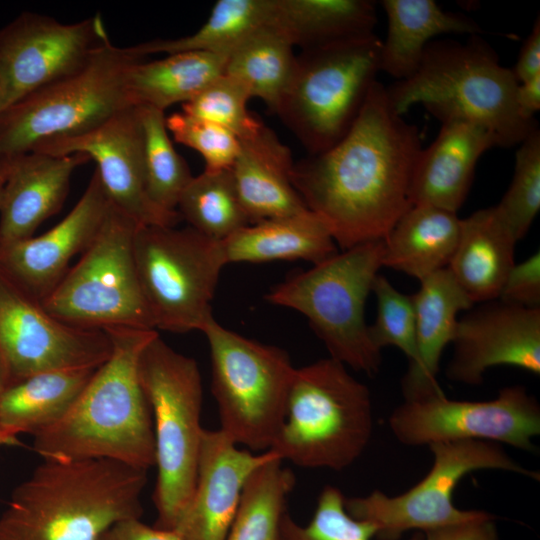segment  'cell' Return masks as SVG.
Here are the masks:
<instances>
[{
	"label": "cell",
	"mask_w": 540,
	"mask_h": 540,
	"mask_svg": "<svg viewBox=\"0 0 540 540\" xmlns=\"http://www.w3.org/2000/svg\"><path fill=\"white\" fill-rule=\"evenodd\" d=\"M277 456L248 478L226 540H281V521L295 486L293 472Z\"/></svg>",
	"instance_id": "obj_34"
},
{
	"label": "cell",
	"mask_w": 540,
	"mask_h": 540,
	"mask_svg": "<svg viewBox=\"0 0 540 540\" xmlns=\"http://www.w3.org/2000/svg\"><path fill=\"white\" fill-rule=\"evenodd\" d=\"M226 54L181 52L155 61L141 59L131 65L126 88L133 106L165 111L186 103L223 74Z\"/></svg>",
	"instance_id": "obj_31"
},
{
	"label": "cell",
	"mask_w": 540,
	"mask_h": 540,
	"mask_svg": "<svg viewBox=\"0 0 540 540\" xmlns=\"http://www.w3.org/2000/svg\"><path fill=\"white\" fill-rule=\"evenodd\" d=\"M384 241L335 253L276 285L265 296L273 305L303 314L330 357L369 376L382 357L365 321V304L382 267Z\"/></svg>",
	"instance_id": "obj_7"
},
{
	"label": "cell",
	"mask_w": 540,
	"mask_h": 540,
	"mask_svg": "<svg viewBox=\"0 0 540 540\" xmlns=\"http://www.w3.org/2000/svg\"><path fill=\"white\" fill-rule=\"evenodd\" d=\"M111 201L94 171L72 210L39 236L0 246V271L31 299L41 303L99 231Z\"/></svg>",
	"instance_id": "obj_19"
},
{
	"label": "cell",
	"mask_w": 540,
	"mask_h": 540,
	"mask_svg": "<svg viewBox=\"0 0 540 540\" xmlns=\"http://www.w3.org/2000/svg\"><path fill=\"white\" fill-rule=\"evenodd\" d=\"M375 536V526L350 516L345 509V496L331 485L320 492L307 525L298 524L288 512L281 521V540H372ZM408 540H424V533L416 532Z\"/></svg>",
	"instance_id": "obj_38"
},
{
	"label": "cell",
	"mask_w": 540,
	"mask_h": 540,
	"mask_svg": "<svg viewBox=\"0 0 540 540\" xmlns=\"http://www.w3.org/2000/svg\"><path fill=\"white\" fill-rule=\"evenodd\" d=\"M109 358L94 372L68 412L35 434L43 459H110L149 470L155 466L152 413L138 363L157 330L108 327Z\"/></svg>",
	"instance_id": "obj_3"
},
{
	"label": "cell",
	"mask_w": 540,
	"mask_h": 540,
	"mask_svg": "<svg viewBox=\"0 0 540 540\" xmlns=\"http://www.w3.org/2000/svg\"><path fill=\"white\" fill-rule=\"evenodd\" d=\"M274 457L239 448L220 429H204L193 495L173 531L182 540H226L249 476Z\"/></svg>",
	"instance_id": "obj_20"
},
{
	"label": "cell",
	"mask_w": 540,
	"mask_h": 540,
	"mask_svg": "<svg viewBox=\"0 0 540 540\" xmlns=\"http://www.w3.org/2000/svg\"><path fill=\"white\" fill-rule=\"evenodd\" d=\"M239 141L231 171L250 224L309 210L291 181V152L271 129L263 124L256 133Z\"/></svg>",
	"instance_id": "obj_24"
},
{
	"label": "cell",
	"mask_w": 540,
	"mask_h": 540,
	"mask_svg": "<svg viewBox=\"0 0 540 540\" xmlns=\"http://www.w3.org/2000/svg\"><path fill=\"white\" fill-rule=\"evenodd\" d=\"M82 154L31 151L11 158L0 202V246L33 236L62 207L74 170L87 163Z\"/></svg>",
	"instance_id": "obj_21"
},
{
	"label": "cell",
	"mask_w": 540,
	"mask_h": 540,
	"mask_svg": "<svg viewBox=\"0 0 540 540\" xmlns=\"http://www.w3.org/2000/svg\"><path fill=\"white\" fill-rule=\"evenodd\" d=\"M428 447L433 464L406 492L388 496L374 490L366 496L345 498L348 514L373 524L379 540H399L410 530L425 533L482 516L486 511L461 510L453 504L454 490L469 473L502 470L539 480V472L520 465L498 443L460 440Z\"/></svg>",
	"instance_id": "obj_13"
},
{
	"label": "cell",
	"mask_w": 540,
	"mask_h": 540,
	"mask_svg": "<svg viewBox=\"0 0 540 540\" xmlns=\"http://www.w3.org/2000/svg\"><path fill=\"white\" fill-rule=\"evenodd\" d=\"M422 149L418 128L392 107L376 81L347 134L294 163L292 184L342 250L384 240L411 207L410 183Z\"/></svg>",
	"instance_id": "obj_1"
},
{
	"label": "cell",
	"mask_w": 540,
	"mask_h": 540,
	"mask_svg": "<svg viewBox=\"0 0 540 540\" xmlns=\"http://www.w3.org/2000/svg\"><path fill=\"white\" fill-rule=\"evenodd\" d=\"M96 369L45 371L10 384L0 394V431L34 436L52 426L72 407Z\"/></svg>",
	"instance_id": "obj_29"
},
{
	"label": "cell",
	"mask_w": 540,
	"mask_h": 540,
	"mask_svg": "<svg viewBox=\"0 0 540 540\" xmlns=\"http://www.w3.org/2000/svg\"><path fill=\"white\" fill-rule=\"evenodd\" d=\"M9 385H10V377H9L5 359L0 349V394Z\"/></svg>",
	"instance_id": "obj_47"
},
{
	"label": "cell",
	"mask_w": 540,
	"mask_h": 540,
	"mask_svg": "<svg viewBox=\"0 0 540 540\" xmlns=\"http://www.w3.org/2000/svg\"><path fill=\"white\" fill-rule=\"evenodd\" d=\"M249 99L251 96L242 84L222 74L184 103L182 112L218 124L241 140L256 133L263 125L249 112Z\"/></svg>",
	"instance_id": "obj_39"
},
{
	"label": "cell",
	"mask_w": 540,
	"mask_h": 540,
	"mask_svg": "<svg viewBox=\"0 0 540 540\" xmlns=\"http://www.w3.org/2000/svg\"><path fill=\"white\" fill-rule=\"evenodd\" d=\"M388 32L382 41L380 70L397 81L418 69L432 38L447 33L478 35L470 18L443 10L434 0H383Z\"/></svg>",
	"instance_id": "obj_27"
},
{
	"label": "cell",
	"mask_w": 540,
	"mask_h": 540,
	"mask_svg": "<svg viewBox=\"0 0 540 540\" xmlns=\"http://www.w3.org/2000/svg\"><path fill=\"white\" fill-rule=\"evenodd\" d=\"M375 34L301 50L274 112L308 155L340 141L356 121L380 70Z\"/></svg>",
	"instance_id": "obj_9"
},
{
	"label": "cell",
	"mask_w": 540,
	"mask_h": 540,
	"mask_svg": "<svg viewBox=\"0 0 540 540\" xmlns=\"http://www.w3.org/2000/svg\"><path fill=\"white\" fill-rule=\"evenodd\" d=\"M515 102L521 118L534 121V115L540 109V74L518 83Z\"/></svg>",
	"instance_id": "obj_46"
},
{
	"label": "cell",
	"mask_w": 540,
	"mask_h": 540,
	"mask_svg": "<svg viewBox=\"0 0 540 540\" xmlns=\"http://www.w3.org/2000/svg\"><path fill=\"white\" fill-rule=\"evenodd\" d=\"M512 181L495 205L515 239L529 231L540 209V131L537 125L520 143Z\"/></svg>",
	"instance_id": "obj_37"
},
{
	"label": "cell",
	"mask_w": 540,
	"mask_h": 540,
	"mask_svg": "<svg viewBox=\"0 0 540 540\" xmlns=\"http://www.w3.org/2000/svg\"><path fill=\"white\" fill-rule=\"evenodd\" d=\"M134 258L155 329L201 331L226 265L222 241L187 226L138 225Z\"/></svg>",
	"instance_id": "obj_12"
},
{
	"label": "cell",
	"mask_w": 540,
	"mask_h": 540,
	"mask_svg": "<svg viewBox=\"0 0 540 540\" xmlns=\"http://www.w3.org/2000/svg\"><path fill=\"white\" fill-rule=\"evenodd\" d=\"M138 225L111 203L79 261L40 303L44 310L74 327L156 330L136 270Z\"/></svg>",
	"instance_id": "obj_11"
},
{
	"label": "cell",
	"mask_w": 540,
	"mask_h": 540,
	"mask_svg": "<svg viewBox=\"0 0 540 540\" xmlns=\"http://www.w3.org/2000/svg\"><path fill=\"white\" fill-rule=\"evenodd\" d=\"M517 240L495 206L460 222V234L448 269L475 303L498 299L515 264Z\"/></svg>",
	"instance_id": "obj_25"
},
{
	"label": "cell",
	"mask_w": 540,
	"mask_h": 540,
	"mask_svg": "<svg viewBox=\"0 0 540 540\" xmlns=\"http://www.w3.org/2000/svg\"><path fill=\"white\" fill-rule=\"evenodd\" d=\"M226 264L304 260L313 265L337 253L324 222L312 211L249 224L222 241Z\"/></svg>",
	"instance_id": "obj_26"
},
{
	"label": "cell",
	"mask_w": 540,
	"mask_h": 540,
	"mask_svg": "<svg viewBox=\"0 0 540 540\" xmlns=\"http://www.w3.org/2000/svg\"><path fill=\"white\" fill-rule=\"evenodd\" d=\"M412 297L417 358L401 379L404 400L443 393L437 381L440 360L454 339L459 312L474 306L448 268L421 280Z\"/></svg>",
	"instance_id": "obj_23"
},
{
	"label": "cell",
	"mask_w": 540,
	"mask_h": 540,
	"mask_svg": "<svg viewBox=\"0 0 540 540\" xmlns=\"http://www.w3.org/2000/svg\"><path fill=\"white\" fill-rule=\"evenodd\" d=\"M513 305L536 308L540 304L539 251L510 270L498 298Z\"/></svg>",
	"instance_id": "obj_42"
},
{
	"label": "cell",
	"mask_w": 540,
	"mask_h": 540,
	"mask_svg": "<svg viewBox=\"0 0 540 540\" xmlns=\"http://www.w3.org/2000/svg\"><path fill=\"white\" fill-rule=\"evenodd\" d=\"M394 437L407 446L481 440L533 452L540 434V405L521 385L502 388L488 401H462L444 393L404 400L389 416Z\"/></svg>",
	"instance_id": "obj_14"
},
{
	"label": "cell",
	"mask_w": 540,
	"mask_h": 540,
	"mask_svg": "<svg viewBox=\"0 0 540 540\" xmlns=\"http://www.w3.org/2000/svg\"><path fill=\"white\" fill-rule=\"evenodd\" d=\"M138 110L143 169L148 196L158 207L175 212L179 198L192 179L191 171L169 137L164 111L150 106Z\"/></svg>",
	"instance_id": "obj_36"
},
{
	"label": "cell",
	"mask_w": 540,
	"mask_h": 540,
	"mask_svg": "<svg viewBox=\"0 0 540 540\" xmlns=\"http://www.w3.org/2000/svg\"><path fill=\"white\" fill-rule=\"evenodd\" d=\"M457 214L431 205H412L384 241L382 266L419 281L447 268L456 249Z\"/></svg>",
	"instance_id": "obj_28"
},
{
	"label": "cell",
	"mask_w": 540,
	"mask_h": 540,
	"mask_svg": "<svg viewBox=\"0 0 540 540\" xmlns=\"http://www.w3.org/2000/svg\"><path fill=\"white\" fill-rule=\"evenodd\" d=\"M441 124L436 139L417 157L409 199L411 206L431 205L457 213L470 190L478 160L497 144L487 129L473 122L452 119Z\"/></svg>",
	"instance_id": "obj_22"
},
{
	"label": "cell",
	"mask_w": 540,
	"mask_h": 540,
	"mask_svg": "<svg viewBox=\"0 0 540 540\" xmlns=\"http://www.w3.org/2000/svg\"><path fill=\"white\" fill-rule=\"evenodd\" d=\"M293 48L271 20L228 54L223 74L238 81L251 98H260L274 112L294 70Z\"/></svg>",
	"instance_id": "obj_32"
},
{
	"label": "cell",
	"mask_w": 540,
	"mask_h": 540,
	"mask_svg": "<svg viewBox=\"0 0 540 540\" xmlns=\"http://www.w3.org/2000/svg\"><path fill=\"white\" fill-rule=\"evenodd\" d=\"M424 540H499V536L495 516L485 512L472 520L427 531Z\"/></svg>",
	"instance_id": "obj_43"
},
{
	"label": "cell",
	"mask_w": 540,
	"mask_h": 540,
	"mask_svg": "<svg viewBox=\"0 0 540 540\" xmlns=\"http://www.w3.org/2000/svg\"><path fill=\"white\" fill-rule=\"evenodd\" d=\"M372 432L368 387L328 357L295 369L285 420L269 451L299 467L341 471L363 454Z\"/></svg>",
	"instance_id": "obj_5"
},
{
	"label": "cell",
	"mask_w": 540,
	"mask_h": 540,
	"mask_svg": "<svg viewBox=\"0 0 540 540\" xmlns=\"http://www.w3.org/2000/svg\"><path fill=\"white\" fill-rule=\"evenodd\" d=\"M177 212L201 234L223 241L250 224L236 191L231 168L206 170L183 190Z\"/></svg>",
	"instance_id": "obj_35"
},
{
	"label": "cell",
	"mask_w": 540,
	"mask_h": 540,
	"mask_svg": "<svg viewBox=\"0 0 540 540\" xmlns=\"http://www.w3.org/2000/svg\"><path fill=\"white\" fill-rule=\"evenodd\" d=\"M6 109V100L3 88L0 84V114Z\"/></svg>",
	"instance_id": "obj_50"
},
{
	"label": "cell",
	"mask_w": 540,
	"mask_h": 540,
	"mask_svg": "<svg viewBox=\"0 0 540 540\" xmlns=\"http://www.w3.org/2000/svg\"><path fill=\"white\" fill-rule=\"evenodd\" d=\"M201 332L210 348L220 430L238 446L268 451L286 416L296 369L289 355L225 328L214 316Z\"/></svg>",
	"instance_id": "obj_10"
},
{
	"label": "cell",
	"mask_w": 540,
	"mask_h": 540,
	"mask_svg": "<svg viewBox=\"0 0 540 540\" xmlns=\"http://www.w3.org/2000/svg\"><path fill=\"white\" fill-rule=\"evenodd\" d=\"M453 354L445 375L457 383L480 385L485 372L506 365L540 375V308L499 299L472 306L458 319Z\"/></svg>",
	"instance_id": "obj_18"
},
{
	"label": "cell",
	"mask_w": 540,
	"mask_h": 540,
	"mask_svg": "<svg viewBox=\"0 0 540 540\" xmlns=\"http://www.w3.org/2000/svg\"><path fill=\"white\" fill-rule=\"evenodd\" d=\"M518 83L540 74V20L536 19L532 31L523 43L516 64L511 68Z\"/></svg>",
	"instance_id": "obj_45"
},
{
	"label": "cell",
	"mask_w": 540,
	"mask_h": 540,
	"mask_svg": "<svg viewBox=\"0 0 540 540\" xmlns=\"http://www.w3.org/2000/svg\"><path fill=\"white\" fill-rule=\"evenodd\" d=\"M274 0H218L206 22L193 34L155 39L128 48L135 55L206 52L228 55L239 43L273 18Z\"/></svg>",
	"instance_id": "obj_33"
},
{
	"label": "cell",
	"mask_w": 540,
	"mask_h": 540,
	"mask_svg": "<svg viewBox=\"0 0 540 540\" xmlns=\"http://www.w3.org/2000/svg\"><path fill=\"white\" fill-rule=\"evenodd\" d=\"M19 445L18 437L0 431V447Z\"/></svg>",
	"instance_id": "obj_49"
},
{
	"label": "cell",
	"mask_w": 540,
	"mask_h": 540,
	"mask_svg": "<svg viewBox=\"0 0 540 540\" xmlns=\"http://www.w3.org/2000/svg\"><path fill=\"white\" fill-rule=\"evenodd\" d=\"M33 151L55 155L82 154L93 160L111 203L139 225L176 226L181 220L177 211L158 207L148 196L136 106L123 109L88 132L45 142Z\"/></svg>",
	"instance_id": "obj_17"
},
{
	"label": "cell",
	"mask_w": 540,
	"mask_h": 540,
	"mask_svg": "<svg viewBox=\"0 0 540 540\" xmlns=\"http://www.w3.org/2000/svg\"><path fill=\"white\" fill-rule=\"evenodd\" d=\"M372 292L376 297V317L368 325L373 344L382 350L395 346L412 364L417 358L416 319L412 295L398 291L383 275L378 274Z\"/></svg>",
	"instance_id": "obj_40"
},
{
	"label": "cell",
	"mask_w": 540,
	"mask_h": 540,
	"mask_svg": "<svg viewBox=\"0 0 540 540\" xmlns=\"http://www.w3.org/2000/svg\"><path fill=\"white\" fill-rule=\"evenodd\" d=\"M11 164V158H0V202L3 189L7 180Z\"/></svg>",
	"instance_id": "obj_48"
},
{
	"label": "cell",
	"mask_w": 540,
	"mask_h": 540,
	"mask_svg": "<svg viewBox=\"0 0 540 540\" xmlns=\"http://www.w3.org/2000/svg\"><path fill=\"white\" fill-rule=\"evenodd\" d=\"M101 15L64 24L24 12L0 30V84L6 109L77 69L106 38Z\"/></svg>",
	"instance_id": "obj_16"
},
{
	"label": "cell",
	"mask_w": 540,
	"mask_h": 540,
	"mask_svg": "<svg viewBox=\"0 0 540 540\" xmlns=\"http://www.w3.org/2000/svg\"><path fill=\"white\" fill-rule=\"evenodd\" d=\"M0 349L12 384L45 371L98 368L109 358L112 341L103 329L53 317L0 271Z\"/></svg>",
	"instance_id": "obj_15"
},
{
	"label": "cell",
	"mask_w": 540,
	"mask_h": 540,
	"mask_svg": "<svg viewBox=\"0 0 540 540\" xmlns=\"http://www.w3.org/2000/svg\"><path fill=\"white\" fill-rule=\"evenodd\" d=\"M147 472L110 459H43L12 491L0 540H100L141 519Z\"/></svg>",
	"instance_id": "obj_2"
},
{
	"label": "cell",
	"mask_w": 540,
	"mask_h": 540,
	"mask_svg": "<svg viewBox=\"0 0 540 540\" xmlns=\"http://www.w3.org/2000/svg\"><path fill=\"white\" fill-rule=\"evenodd\" d=\"M273 23L294 47H323L374 34L369 0H274Z\"/></svg>",
	"instance_id": "obj_30"
},
{
	"label": "cell",
	"mask_w": 540,
	"mask_h": 540,
	"mask_svg": "<svg viewBox=\"0 0 540 540\" xmlns=\"http://www.w3.org/2000/svg\"><path fill=\"white\" fill-rule=\"evenodd\" d=\"M141 59L106 37L79 69L28 94L0 114V158L78 136L133 106L126 76L131 65Z\"/></svg>",
	"instance_id": "obj_8"
},
{
	"label": "cell",
	"mask_w": 540,
	"mask_h": 540,
	"mask_svg": "<svg viewBox=\"0 0 540 540\" xmlns=\"http://www.w3.org/2000/svg\"><path fill=\"white\" fill-rule=\"evenodd\" d=\"M154 431L157 478L155 527L173 530L194 491L204 428L202 379L197 362L157 334L138 363Z\"/></svg>",
	"instance_id": "obj_6"
},
{
	"label": "cell",
	"mask_w": 540,
	"mask_h": 540,
	"mask_svg": "<svg viewBox=\"0 0 540 540\" xmlns=\"http://www.w3.org/2000/svg\"><path fill=\"white\" fill-rule=\"evenodd\" d=\"M518 82L511 68L499 63L495 51L479 36L465 42L431 41L417 71L386 87L393 109L405 114L423 105L440 122L459 119L478 124L497 146L520 144L536 126L518 113Z\"/></svg>",
	"instance_id": "obj_4"
},
{
	"label": "cell",
	"mask_w": 540,
	"mask_h": 540,
	"mask_svg": "<svg viewBox=\"0 0 540 540\" xmlns=\"http://www.w3.org/2000/svg\"><path fill=\"white\" fill-rule=\"evenodd\" d=\"M100 540H182V538L173 530L149 526L141 519H130L112 526Z\"/></svg>",
	"instance_id": "obj_44"
},
{
	"label": "cell",
	"mask_w": 540,
	"mask_h": 540,
	"mask_svg": "<svg viewBox=\"0 0 540 540\" xmlns=\"http://www.w3.org/2000/svg\"><path fill=\"white\" fill-rule=\"evenodd\" d=\"M166 127L177 143L203 157L206 170L229 169L238 155L239 139L213 122L177 112L166 117Z\"/></svg>",
	"instance_id": "obj_41"
}]
</instances>
